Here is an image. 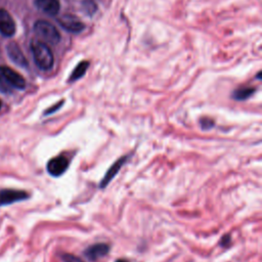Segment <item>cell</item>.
<instances>
[{
  "instance_id": "obj_1",
  "label": "cell",
  "mask_w": 262,
  "mask_h": 262,
  "mask_svg": "<svg viewBox=\"0 0 262 262\" xmlns=\"http://www.w3.org/2000/svg\"><path fill=\"white\" fill-rule=\"evenodd\" d=\"M31 49L34 56V60L38 68L44 71H48L52 68L54 62V57L52 51L47 46L45 42L42 41H32Z\"/></svg>"
},
{
  "instance_id": "obj_2",
  "label": "cell",
  "mask_w": 262,
  "mask_h": 262,
  "mask_svg": "<svg viewBox=\"0 0 262 262\" xmlns=\"http://www.w3.org/2000/svg\"><path fill=\"white\" fill-rule=\"evenodd\" d=\"M34 31L44 42L49 44H56L60 40V34L57 29L49 21L39 19L34 25Z\"/></svg>"
},
{
  "instance_id": "obj_3",
  "label": "cell",
  "mask_w": 262,
  "mask_h": 262,
  "mask_svg": "<svg viewBox=\"0 0 262 262\" xmlns=\"http://www.w3.org/2000/svg\"><path fill=\"white\" fill-rule=\"evenodd\" d=\"M70 160L64 155H59L50 159L47 163V172L53 177L61 176L69 168Z\"/></svg>"
},
{
  "instance_id": "obj_4",
  "label": "cell",
  "mask_w": 262,
  "mask_h": 262,
  "mask_svg": "<svg viewBox=\"0 0 262 262\" xmlns=\"http://www.w3.org/2000/svg\"><path fill=\"white\" fill-rule=\"evenodd\" d=\"M0 75L4 78V80L8 83V85L16 88V89H24L26 87V80L21 75H19L14 70L1 66L0 67Z\"/></svg>"
},
{
  "instance_id": "obj_5",
  "label": "cell",
  "mask_w": 262,
  "mask_h": 262,
  "mask_svg": "<svg viewBox=\"0 0 262 262\" xmlns=\"http://www.w3.org/2000/svg\"><path fill=\"white\" fill-rule=\"evenodd\" d=\"M57 23L70 33L78 34L85 29L84 24L75 15L72 14H63L57 18Z\"/></svg>"
},
{
  "instance_id": "obj_6",
  "label": "cell",
  "mask_w": 262,
  "mask_h": 262,
  "mask_svg": "<svg viewBox=\"0 0 262 262\" xmlns=\"http://www.w3.org/2000/svg\"><path fill=\"white\" fill-rule=\"evenodd\" d=\"M29 196V193L25 190L2 189L0 190V206H6L16 202H20L27 200Z\"/></svg>"
},
{
  "instance_id": "obj_7",
  "label": "cell",
  "mask_w": 262,
  "mask_h": 262,
  "mask_svg": "<svg viewBox=\"0 0 262 262\" xmlns=\"http://www.w3.org/2000/svg\"><path fill=\"white\" fill-rule=\"evenodd\" d=\"M129 156L128 155H125L121 158H119L110 168L108 170L105 172L103 178L100 180L99 182V187L100 188H104L108 185V183L115 178V176L119 173V171L121 170V168L123 167V165L126 163V161L128 160Z\"/></svg>"
},
{
  "instance_id": "obj_8",
  "label": "cell",
  "mask_w": 262,
  "mask_h": 262,
  "mask_svg": "<svg viewBox=\"0 0 262 262\" xmlns=\"http://www.w3.org/2000/svg\"><path fill=\"white\" fill-rule=\"evenodd\" d=\"M110 252V245L105 243H97L87 247L84 251V256L91 262L105 256Z\"/></svg>"
},
{
  "instance_id": "obj_9",
  "label": "cell",
  "mask_w": 262,
  "mask_h": 262,
  "mask_svg": "<svg viewBox=\"0 0 262 262\" xmlns=\"http://www.w3.org/2000/svg\"><path fill=\"white\" fill-rule=\"evenodd\" d=\"M15 32V24L11 15L5 10L0 8V33L5 37H10Z\"/></svg>"
},
{
  "instance_id": "obj_10",
  "label": "cell",
  "mask_w": 262,
  "mask_h": 262,
  "mask_svg": "<svg viewBox=\"0 0 262 262\" xmlns=\"http://www.w3.org/2000/svg\"><path fill=\"white\" fill-rule=\"evenodd\" d=\"M7 54L8 56L10 57V59L16 63L17 66H20V67H27L28 66V61L23 53V51L20 50L19 46L14 43V42H10L7 47Z\"/></svg>"
},
{
  "instance_id": "obj_11",
  "label": "cell",
  "mask_w": 262,
  "mask_h": 262,
  "mask_svg": "<svg viewBox=\"0 0 262 262\" xmlns=\"http://www.w3.org/2000/svg\"><path fill=\"white\" fill-rule=\"evenodd\" d=\"M35 5L38 9L51 16L56 15L60 7L58 0H35Z\"/></svg>"
},
{
  "instance_id": "obj_12",
  "label": "cell",
  "mask_w": 262,
  "mask_h": 262,
  "mask_svg": "<svg viewBox=\"0 0 262 262\" xmlns=\"http://www.w3.org/2000/svg\"><path fill=\"white\" fill-rule=\"evenodd\" d=\"M256 89L253 87H244L235 89L232 92V98L235 100H246L255 93Z\"/></svg>"
},
{
  "instance_id": "obj_13",
  "label": "cell",
  "mask_w": 262,
  "mask_h": 262,
  "mask_svg": "<svg viewBox=\"0 0 262 262\" xmlns=\"http://www.w3.org/2000/svg\"><path fill=\"white\" fill-rule=\"evenodd\" d=\"M88 66H89V62L86 61V60L79 62L78 66H77V67L74 69V71L72 72L69 81H70V82H74V81H76V80L82 78V77L84 76V74L86 73Z\"/></svg>"
},
{
  "instance_id": "obj_14",
  "label": "cell",
  "mask_w": 262,
  "mask_h": 262,
  "mask_svg": "<svg viewBox=\"0 0 262 262\" xmlns=\"http://www.w3.org/2000/svg\"><path fill=\"white\" fill-rule=\"evenodd\" d=\"M82 7L84 12L88 15H92L97 9V6L93 0H84L82 3Z\"/></svg>"
},
{
  "instance_id": "obj_15",
  "label": "cell",
  "mask_w": 262,
  "mask_h": 262,
  "mask_svg": "<svg viewBox=\"0 0 262 262\" xmlns=\"http://www.w3.org/2000/svg\"><path fill=\"white\" fill-rule=\"evenodd\" d=\"M60 259L62 260V262H84L81 258H79L78 256H75L73 254L70 253H63L60 255Z\"/></svg>"
},
{
  "instance_id": "obj_16",
  "label": "cell",
  "mask_w": 262,
  "mask_h": 262,
  "mask_svg": "<svg viewBox=\"0 0 262 262\" xmlns=\"http://www.w3.org/2000/svg\"><path fill=\"white\" fill-rule=\"evenodd\" d=\"M214 124H215L214 121L212 119H209V118H203L200 121V125H201L202 129H204V130H209V129L213 128Z\"/></svg>"
},
{
  "instance_id": "obj_17",
  "label": "cell",
  "mask_w": 262,
  "mask_h": 262,
  "mask_svg": "<svg viewBox=\"0 0 262 262\" xmlns=\"http://www.w3.org/2000/svg\"><path fill=\"white\" fill-rule=\"evenodd\" d=\"M0 92L2 93H9L10 92V87L8 83L4 80V78L0 75Z\"/></svg>"
},
{
  "instance_id": "obj_18",
  "label": "cell",
  "mask_w": 262,
  "mask_h": 262,
  "mask_svg": "<svg viewBox=\"0 0 262 262\" xmlns=\"http://www.w3.org/2000/svg\"><path fill=\"white\" fill-rule=\"evenodd\" d=\"M62 104H63V100L59 101L58 103H56V104H54L53 106H51V107H49L48 110H46V112L44 113V115H50V114H52V113L56 112L58 108H60V107H61V105H62Z\"/></svg>"
},
{
  "instance_id": "obj_19",
  "label": "cell",
  "mask_w": 262,
  "mask_h": 262,
  "mask_svg": "<svg viewBox=\"0 0 262 262\" xmlns=\"http://www.w3.org/2000/svg\"><path fill=\"white\" fill-rule=\"evenodd\" d=\"M230 244V234H225L220 239V245L222 247H227Z\"/></svg>"
},
{
  "instance_id": "obj_20",
  "label": "cell",
  "mask_w": 262,
  "mask_h": 262,
  "mask_svg": "<svg viewBox=\"0 0 262 262\" xmlns=\"http://www.w3.org/2000/svg\"><path fill=\"white\" fill-rule=\"evenodd\" d=\"M115 262H129V261H127V260H125V259H118V260H116Z\"/></svg>"
},
{
  "instance_id": "obj_21",
  "label": "cell",
  "mask_w": 262,
  "mask_h": 262,
  "mask_svg": "<svg viewBox=\"0 0 262 262\" xmlns=\"http://www.w3.org/2000/svg\"><path fill=\"white\" fill-rule=\"evenodd\" d=\"M0 108H1V101H0Z\"/></svg>"
}]
</instances>
